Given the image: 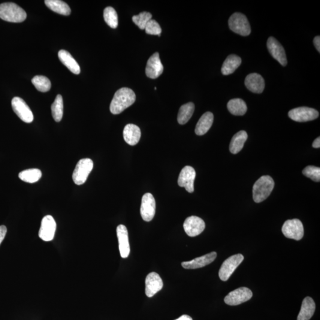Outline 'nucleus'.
<instances>
[{"mask_svg":"<svg viewBox=\"0 0 320 320\" xmlns=\"http://www.w3.org/2000/svg\"><path fill=\"white\" fill-rule=\"evenodd\" d=\"M136 96L132 90L123 87L114 94L110 106V110L113 114H118L134 104Z\"/></svg>","mask_w":320,"mask_h":320,"instance_id":"1","label":"nucleus"},{"mask_svg":"<svg viewBox=\"0 0 320 320\" xmlns=\"http://www.w3.org/2000/svg\"><path fill=\"white\" fill-rule=\"evenodd\" d=\"M26 17V11L15 3L4 2L0 4V18L6 22L21 23Z\"/></svg>","mask_w":320,"mask_h":320,"instance_id":"2","label":"nucleus"},{"mask_svg":"<svg viewBox=\"0 0 320 320\" xmlns=\"http://www.w3.org/2000/svg\"><path fill=\"white\" fill-rule=\"evenodd\" d=\"M274 182L269 176H264L256 181L253 188V197L256 203L267 199L272 192Z\"/></svg>","mask_w":320,"mask_h":320,"instance_id":"3","label":"nucleus"},{"mask_svg":"<svg viewBox=\"0 0 320 320\" xmlns=\"http://www.w3.org/2000/svg\"><path fill=\"white\" fill-rule=\"evenodd\" d=\"M228 25L229 29L238 35L246 36L251 33L249 20L242 13H235L231 15L228 20Z\"/></svg>","mask_w":320,"mask_h":320,"instance_id":"4","label":"nucleus"},{"mask_svg":"<svg viewBox=\"0 0 320 320\" xmlns=\"http://www.w3.org/2000/svg\"><path fill=\"white\" fill-rule=\"evenodd\" d=\"M93 168V161L90 159H83L78 162L72 174L75 185H83Z\"/></svg>","mask_w":320,"mask_h":320,"instance_id":"5","label":"nucleus"},{"mask_svg":"<svg viewBox=\"0 0 320 320\" xmlns=\"http://www.w3.org/2000/svg\"><path fill=\"white\" fill-rule=\"evenodd\" d=\"M282 231L286 238L297 241L301 240L304 234L303 223L298 219L285 221L282 226Z\"/></svg>","mask_w":320,"mask_h":320,"instance_id":"6","label":"nucleus"},{"mask_svg":"<svg viewBox=\"0 0 320 320\" xmlns=\"http://www.w3.org/2000/svg\"><path fill=\"white\" fill-rule=\"evenodd\" d=\"M243 260L244 256L241 254L231 256L225 260L219 271V278L223 281L228 280Z\"/></svg>","mask_w":320,"mask_h":320,"instance_id":"7","label":"nucleus"},{"mask_svg":"<svg viewBox=\"0 0 320 320\" xmlns=\"http://www.w3.org/2000/svg\"><path fill=\"white\" fill-rule=\"evenodd\" d=\"M288 116L290 118L295 122H306L318 119L319 113L315 108L300 107L290 110Z\"/></svg>","mask_w":320,"mask_h":320,"instance_id":"8","label":"nucleus"},{"mask_svg":"<svg viewBox=\"0 0 320 320\" xmlns=\"http://www.w3.org/2000/svg\"><path fill=\"white\" fill-rule=\"evenodd\" d=\"M12 108L15 112L24 122L31 123L34 119L32 111L22 98L15 97L11 101Z\"/></svg>","mask_w":320,"mask_h":320,"instance_id":"9","label":"nucleus"},{"mask_svg":"<svg viewBox=\"0 0 320 320\" xmlns=\"http://www.w3.org/2000/svg\"><path fill=\"white\" fill-rule=\"evenodd\" d=\"M253 297V293L249 288L241 287L229 292L224 298L225 304L229 306H238L248 301Z\"/></svg>","mask_w":320,"mask_h":320,"instance_id":"10","label":"nucleus"},{"mask_svg":"<svg viewBox=\"0 0 320 320\" xmlns=\"http://www.w3.org/2000/svg\"><path fill=\"white\" fill-rule=\"evenodd\" d=\"M156 204L155 198L152 194L147 193L142 199L141 205V215L145 221H152L156 213Z\"/></svg>","mask_w":320,"mask_h":320,"instance_id":"11","label":"nucleus"},{"mask_svg":"<svg viewBox=\"0 0 320 320\" xmlns=\"http://www.w3.org/2000/svg\"><path fill=\"white\" fill-rule=\"evenodd\" d=\"M56 228L55 219L51 215H47L42 220L39 236L42 240L51 241L53 239Z\"/></svg>","mask_w":320,"mask_h":320,"instance_id":"12","label":"nucleus"},{"mask_svg":"<svg viewBox=\"0 0 320 320\" xmlns=\"http://www.w3.org/2000/svg\"><path fill=\"white\" fill-rule=\"evenodd\" d=\"M196 171L191 166L187 165L181 171L178 179V185L185 188L189 193L194 192Z\"/></svg>","mask_w":320,"mask_h":320,"instance_id":"13","label":"nucleus"},{"mask_svg":"<svg viewBox=\"0 0 320 320\" xmlns=\"http://www.w3.org/2000/svg\"><path fill=\"white\" fill-rule=\"evenodd\" d=\"M183 228L189 237H196L204 231L205 223L204 220L199 217L191 216L186 219L183 224Z\"/></svg>","mask_w":320,"mask_h":320,"instance_id":"14","label":"nucleus"},{"mask_svg":"<svg viewBox=\"0 0 320 320\" xmlns=\"http://www.w3.org/2000/svg\"><path fill=\"white\" fill-rule=\"evenodd\" d=\"M267 47L268 52L274 59L277 60L283 66L287 65V58L284 48L275 38L270 37L268 39Z\"/></svg>","mask_w":320,"mask_h":320,"instance_id":"15","label":"nucleus"},{"mask_svg":"<svg viewBox=\"0 0 320 320\" xmlns=\"http://www.w3.org/2000/svg\"><path fill=\"white\" fill-rule=\"evenodd\" d=\"M164 67L160 58L159 53H156L148 60L146 68L147 76L156 79L162 73Z\"/></svg>","mask_w":320,"mask_h":320,"instance_id":"16","label":"nucleus"},{"mask_svg":"<svg viewBox=\"0 0 320 320\" xmlns=\"http://www.w3.org/2000/svg\"><path fill=\"white\" fill-rule=\"evenodd\" d=\"M162 287L163 282L158 273L152 272L148 274L146 279V294L148 297H153Z\"/></svg>","mask_w":320,"mask_h":320,"instance_id":"17","label":"nucleus"},{"mask_svg":"<svg viewBox=\"0 0 320 320\" xmlns=\"http://www.w3.org/2000/svg\"><path fill=\"white\" fill-rule=\"evenodd\" d=\"M216 256V252H211L207 255L193 259L191 261L182 262V266L186 269H195V268L203 267L215 261Z\"/></svg>","mask_w":320,"mask_h":320,"instance_id":"18","label":"nucleus"},{"mask_svg":"<svg viewBox=\"0 0 320 320\" xmlns=\"http://www.w3.org/2000/svg\"><path fill=\"white\" fill-rule=\"evenodd\" d=\"M116 232L120 256L122 258H127L130 253L128 229L125 225H119L117 226Z\"/></svg>","mask_w":320,"mask_h":320,"instance_id":"19","label":"nucleus"},{"mask_svg":"<svg viewBox=\"0 0 320 320\" xmlns=\"http://www.w3.org/2000/svg\"><path fill=\"white\" fill-rule=\"evenodd\" d=\"M245 85L250 92L260 94L265 89L264 78L258 73L250 74L246 78Z\"/></svg>","mask_w":320,"mask_h":320,"instance_id":"20","label":"nucleus"},{"mask_svg":"<svg viewBox=\"0 0 320 320\" xmlns=\"http://www.w3.org/2000/svg\"><path fill=\"white\" fill-rule=\"evenodd\" d=\"M123 138L126 143L130 146H134L140 141L141 132L138 126L134 124H128L123 129Z\"/></svg>","mask_w":320,"mask_h":320,"instance_id":"21","label":"nucleus"},{"mask_svg":"<svg viewBox=\"0 0 320 320\" xmlns=\"http://www.w3.org/2000/svg\"><path fill=\"white\" fill-rule=\"evenodd\" d=\"M58 58L69 71L75 74H79L81 69L79 65L68 51L61 50L58 53Z\"/></svg>","mask_w":320,"mask_h":320,"instance_id":"22","label":"nucleus"},{"mask_svg":"<svg viewBox=\"0 0 320 320\" xmlns=\"http://www.w3.org/2000/svg\"><path fill=\"white\" fill-rule=\"evenodd\" d=\"M316 304L313 298L308 297L304 298L297 320H310L315 314Z\"/></svg>","mask_w":320,"mask_h":320,"instance_id":"23","label":"nucleus"},{"mask_svg":"<svg viewBox=\"0 0 320 320\" xmlns=\"http://www.w3.org/2000/svg\"><path fill=\"white\" fill-rule=\"evenodd\" d=\"M213 122V114L207 111L204 113L199 120L195 128V133L197 135L201 136L207 134L211 128Z\"/></svg>","mask_w":320,"mask_h":320,"instance_id":"24","label":"nucleus"},{"mask_svg":"<svg viewBox=\"0 0 320 320\" xmlns=\"http://www.w3.org/2000/svg\"><path fill=\"white\" fill-rule=\"evenodd\" d=\"M248 138L245 131H240L234 135L229 145V151L233 155L239 153L243 149L244 144Z\"/></svg>","mask_w":320,"mask_h":320,"instance_id":"25","label":"nucleus"},{"mask_svg":"<svg viewBox=\"0 0 320 320\" xmlns=\"http://www.w3.org/2000/svg\"><path fill=\"white\" fill-rule=\"evenodd\" d=\"M241 64V59L240 57L234 55V54L229 55L223 63L221 68L222 74L228 75L233 73L239 67Z\"/></svg>","mask_w":320,"mask_h":320,"instance_id":"26","label":"nucleus"},{"mask_svg":"<svg viewBox=\"0 0 320 320\" xmlns=\"http://www.w3.org/2000/svg\"><path fill=\"white\" fill-rule=\"evenodd\" d=\"M45 4L48 8L56 13L64 16H69L71 14V8L66 2L61 0H46Z\"/></svg>","mask_w":320,"mask_h":320,"instance_id":"27","label":"nucleus"},{"mask_svg":"<svg viewBox=\"0 0 320 320\" xmlns=\"http://www.w3.org/2000/svg\"><path fill=\"white\" fill-rule=\"evenodd\" d=\"M227 108L229 112L235 116H243L247 110L245 102L241 99L230 100L228 103Z\"/></svg>","mask_w":320,"mask_h":320,"instance_id":"28","label":"nucleus"},{"mask_svg":"<svg viewBox=\"0 0 320 320\" xmlns=\"http://www.w3.org/2000/svg\"><path fill=\"white\" fill-rule=\"evenodd\" d=\"M195 110V105L192 102L183 105L178 113L177 121L180 125H185L191 118Z\"/></svg>","mask_w":320,"mask_h":320,"instance_id":"29","label":"nucleus"},{"mask_svg":"<svg viewBox=\"0 0 320 320\" xmlns=\"http://www.w3.org/2000/svg\"><path fill=\"white\" fill-rule=\"evenodd\" d=\"M42 177V171L38 168H31L21 171L19 177L23 182L34 183L38 182Z\"/></svg>","mask_w":320,"mask_h":320,"instance_id":"30","label":"nucleus"},{"mask_svg":"<svg viewBox=\"0 0 320 320\" xmlns=\"http://www.w3.org/2000/svg\"><path fill=\"white\" fill-rule=\"evenodd\" d=\"M51 110L53 119L57 122L61 121L64 113V103L61 95H57L55 101L51 106Z\"/></svg>","mask_w":320,"mask_h":320,"instance_id":"31","label":"nucleus"},{"mask_svg":"<svg viewBox=\"0 0 320 320\" xmlns=\"http://www.w3.org/2000/svg\"><path fill=\"white\" fill-rule=\"evenodd\" d=\"M33 85L39 92H47L50 91L51 87V81L43 75H36L32 80Z\"/></svg>","mask_w":320,"mask_h":320,"instance_id":"32","label":"nucleus"},{"mask_svg":"<svg viewBox=\"0 0 320 320\" xmlns=\"http://www.w3.org/2000/svg\"><path fill=\"white\" fill-rule=\"evenodd\" d=\"M104 19L111 28L116 29L118 26V17L116 11L113 7H107L105 9Z\"/></svg>","mask_w":320,"mask_h":320,"instance_id":"33","label":"nucleus"},{"mask_svg":"<svg viewBox=\"0 0 320 320\" xmlns=\"http://www.w3.org/2000/svg\"><path fill=\"white\" fill-rule=\"evenodd\" d=\"M152 14L149 12L144 11L142 13L132 17V21L140 29L144 30L146 28L147 24L152 20Z\"/></svg>","mask_w":320,"mask_h":320,"instance_id":"34","label":"nucleus"},{"mask_svg":"<svg viewBox=\"0 0 320 320\" xmlns=\"http://www.w3.org/2000/svg\"><path fill=\"white\" fill-rule=\"evenodd\" d=\"M304 176L310 178L315 182H319L320 181V168L313 165H309L303 171Z\"/></svg>","mask_w":320,"mask_h":320,"instance_id":"35","label":"nucleus"},{"mask_svg":"<svg viewBox=\"0 0 320 320\" xmlns=\"http://www.w3.org/2000/svg\"><path fill=\"white\" fill-rule=\"evenodd\" d=\"M146 33L152 35H158L160 36L162 32L161 27H160L158 22L155 20H151L147 24L146 28H145Z\"/></svg>","mask_w":320,"mask_h":320,"instance_id":"36","label":"nucleus"},{"mask_svg":"<svg viewBox=\"0 0 320 320\" xmlns=\"http://www.w3.org/2000/svg\"><path fill=\"white\" fill-rule=\"evenodd\" d=\"M7 229L5 226H0V244H1L2 241L4 240L6 233H7Z\"/></svg>","mask_w":320,"mask_h":320,"instance_id":"37","label":"nucleus"},{"mask_svg":"<svg viewBox=\"0 0 320 320\" xmlns=\"http://www.w3.org/2000/svg\"><path fill=\"white\" fill-rule=\"evenodd\" d=\"M314 44H315L317 50L320 52V36H316L314 39Z\"/></svg>","mask_w":320,"mask_h":320,"instance_id":"38","label":"nucleus"},{"mask_svg":"<svg viewBox=\"0 0 320 320\" xmlns=\"http://www.w3.org/2000/svg\"><path fill=\"white\" fill-rule=\"evenodd\" d=\"M313 147L315 149H319L320 147V138L318 137L316 139L315 141L313 143Z\"/></svg>","mask_w":320,"mask_h":320,"instance_id":"39","label":"nucleus"},{"mask_svg":"<svg viewBox=\"0 0 320 320\" xmlns=\"http://www.w3.org/2000/svg\"><path fill=\"white\" fill-rule=\"evenodd\" d=\"M176 320H193L191 317H190L188 315H183L179 319H176Z\"/></svg>","mask_w":320,"mask_h":320,"instance_id":"40","label":"nucleus"}]
</instances>
